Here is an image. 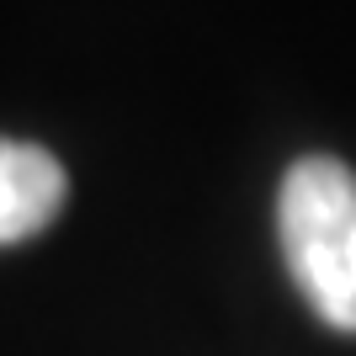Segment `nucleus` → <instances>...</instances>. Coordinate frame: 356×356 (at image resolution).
I'll list each match as a JSON object with an SVG mask.
<instances>
[{"instance_id":"nucleus-1","label":"nucleus","mask_w":356,"mask_h":356,"mask_svg":"<svg viewBox=\"0 0 356 356\" xmlns=\"http://www.w3.org/2000/svg\"><path fill=\"white\" fill-rule=\"evenodd\" d=\"M277 239L293 287L319 319L356 335V170L335 154H303L277 192Z\"/></svg>"},{"instance_id":"nucleus-2","label":"nucleus","mask_w":356,"mask_h":356,"mask_svg":"<svg viewBox=\"0 0 356 356\" xmlns=\"http://www.w3.org/2000/svg\"><path fill=\"white\" fill-rule=\"evenodd\" d=\"M70 176L43 144L27 138H0V245L43 234L64 213Z\"/></svg>"}]
</instances>
